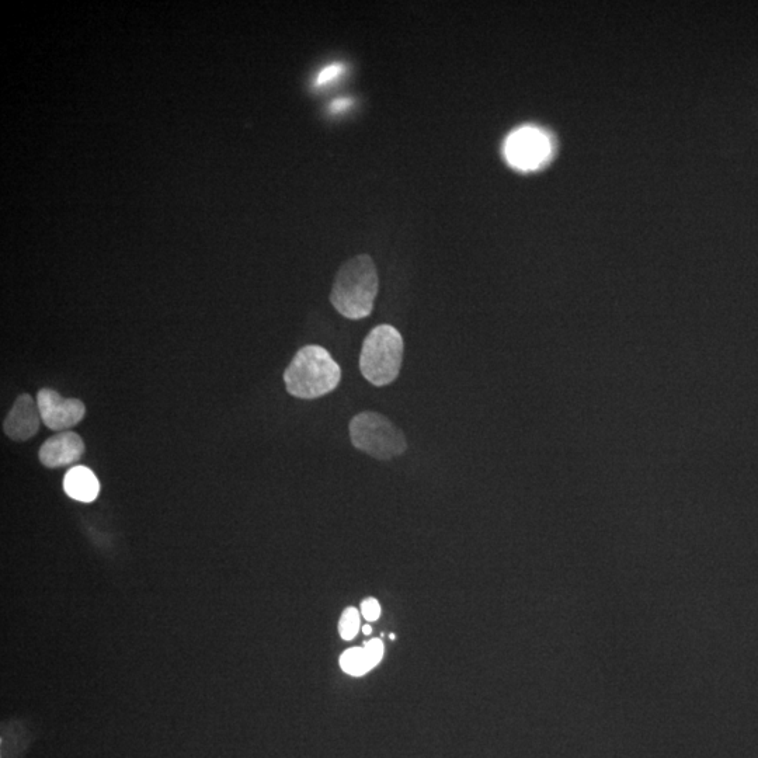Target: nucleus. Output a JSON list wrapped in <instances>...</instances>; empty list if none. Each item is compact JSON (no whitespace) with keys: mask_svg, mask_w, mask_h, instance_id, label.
<instances>
[{"mask_svg":"<svg viewBox=\"0 0 758 758\" xmlns=\"http://www.w3.org/2000/svg\"><path fill=\"white\" fill-rule=\"evenodd\" d=\"M378 285L377 267L371 257H351L337 271L330 302L344 318L360 321L371 315Z\"/></svg>","mask_w":758,"mask_h":758,"instance_id":"obj_1","label":"nucleus"},{"mask_svg":"<svg viewBox=\"0 0 758 758\" xmlns=\"http://www.w3.org/2000/svg\"><path fill=\"white\" fill-rule=\"evenodd\" d=\"M342 381V368L322 346L302 347L284 372L285 387L295 398L312 401L330 394Z\"/></svg>","mask_w":758,"mask_h":758,"instance_id":"obj_2","label":"nucleus"},{"mask_svg":"<svg viewBox=\"0 0 758 758\" xmlns=\"http://www.w3.org/2000/svg\"><path fill=\"white\" fill-rule=\"evenodd\" d=\"M403 337L391 325H379L365 337L360 354L363 377L375 387H387L399 377L403 361Z\"/></svg>","mask_w":758,"mask_h":758,"instance_id":"obj_3","label":"nucleus"},{"mask_svg":"<svg viewBox=\"0 0 758 758\" xmlns=\"http://www.w3.org/2000/svg\"><path fill=\"white\" fill-rule=\"evenodd\" d=\"M349 431L354 447L375 460H392L408 448V441L402 430L379 413H358L351 420Z\"/></svg>","mask_w":758,"mask_h":758,"instance_id":"obj_4","label":"nucleus"},{"mask_svg":"<svg viewBox=\"0 0 758 758\" xmlns=\"http://www.w3.org/2000/svg\"><path fill=\"white\" fill-rule=\"evenodd\" d=\"M504 154L514 168L534 170L548 161L551 142L537 128H521L507 138Z\"/></svg>","mask_w":758,"mask_h":758,"instance_id":"obj_5","label":"nucleus"},{"mask_svg":"<svg viewBox=\"0 0 758 758\" xmlns=\"http://www.w3.org/2000/svg\"><path fill=\"white\" fill-rule=\"evenodd\" d=\"M37 405L41 419L48 429L64 431L82 422L86 406L79 399L62 398L57 391L43 388L38 391Z\"/></svg>","mask_w":758,"mask_h":758,"instance_id":"obj_6","label":"nucleus"},{"mask_svg":"<svg viewBox=\"0 0 758 758\" xmlns=\"http://www.w3.org/2000/svg\"><path fill=\"white\" fill-rule=\"evenodd\" d=\"M86 448L82 437L73 431H62L41 445L38 458L47 468H61L75 464L83 457Z\"/></svg>","mask_w":758,"mask_h":758,"instance_id":"obj_7","label":"nucleus"},{"mask_svg":"<svg viewBox=\"0 0 758 758\" xmlns=\"http://www.w3.org/2000/svg\"><path fill=\"white\" fill-rule=\"evenodd\" d=\"M41 422L43 419H41L37 401H34L29 394H23L16 399L15 405L10 409L8 417L3 422V430L10 440L27 441L36 436Z\"/></svg>","mask_w":758,"mask_h":758,"instance_id":"obj_8","label":"nucleus"},{"mask_svg":"<svg viewBox=\"0 0 758 758\" xmlns=\"http://www.w3.org/2000/svg\"><path fill=\"white\" fill-rule=\"evenodd\" d=\"M64 490L76 502L92 503L100 493L99 479L92 469L78 465L66 472Z\"/></svg>","mask_w":758,"mask_h":758,"instance_id":"obj_9","label":"nucleus"},{"mask_svg":"<svg viewBox=\"0 0 758 758\" xmlns=\"http://www.w3.org/2000/svg\"><path fill=\"white\" fill-rule=\"evenodd\" d=\"M340 667H342L344 673L350 674V676L354 677L364 676L368 671L374 669L364 646L363 648L347 649L346 652L340 656Z\"/></svg>","mask_w":758,"mask_h":758,"instance_id":"obj_10","label":"nucleus"},{"mask_svg":"<svg viewBox=\"0 0 758 758\" xmlns=\"http://www.w3.org/2000/svg\"><path fill=\"white\" fill-rule=\"evenodd\" d=\"M360 613L356 607H349L344 611L339 621V634L344 641L356 638L360 631Z\"/></svg>","mask_w":758,"mask_h":758,"instance_id":"obj_11","label":"nucleus"},{"mask_svg":"<svg viewBox=\"0 0 758 758\" xmlns=\"http://www.w3.org/2000/svg\"><path fill=\"white\" fill-rule=\"evenodd\" d=\"M364 648L367 650L368 657H370L372 667H377L381 663L382 657H384V642L381 639H371V641L364 643Z\"/></svg>","mask_w":758,"mask_h":758,"instance_id":"obj_12","label":"nucleus"},{"mask_svg":"<svg viewBox=\"0 0 758 758\" xmlns=\"http://www.w3.org/2000/svg\"><path fill=\"white\" fill-rule=\"evenodd\" d=\"M361 614L368 622L377 621L381 617V605L375 598H367L361 603Z\"/></svg>","mask_w":758,"mask_h":758,"instance_id":"obj_13","label":"nucleus"},{"mask_svg":"<svg viewBox=\"0 0 758 758\" xmlns=\"http://www.w3.org/2000/svg\"><path fill=\"white\" fill-rule=\"evenodd\" d=\"M344 71V66L342 64H332L329 66H326L321 73L318 75V79H316L315 85L316 86H323L326 85V83L335 81L337 76L342 75Z\"/></svg>","mask_w":758,"mask_h":758,"instance_id":"obj_14","label":"nucleus"},{"mask_svg":"<svg viewBox=\"0 0 758 758\" xmlns=\"http://www.w3.org/2000/svg\"><path fill=\"white\" fill-rule=\"evenodd\" d=\"M351 104H353V102H351L350 99H337L332 103V111L333 113H339V111L346 110Z\"/></svg>","mask_w":758,"mask_h":758,"instance_id":"obj_15","label":"nucleus"},{"mask_svg":"<svg viewBox=\"0 0 758 758\" xmlns=\"http://www.w3.org/2000/svg\"><path fill=\"white\" fill-rule=\"evenodd\" d=\"M371 632H372L371 625H365V627H363V634L364 635H371Z\"/></svg>","mask_w":758,"mask_h":758,"instance_id":"obj_16","label":"nucleus"},{"mask_svg":"<svg viewBox=\"0 0 758 758\" xmlns=\"http://www.w3.org/2000/svg\"><path fill=\"white\" fill-rule=\"evenodd\" d=\"M389 638H391V641H395V635L394 634H391V636H389Z\"/></svg>","mask_w":758,"mask_h":758,"instance_id":"obj_17","label":"nucleus"}]
</instances>
